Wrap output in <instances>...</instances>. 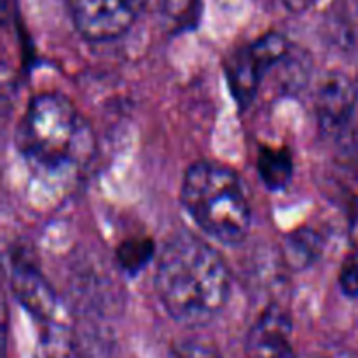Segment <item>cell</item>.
<instances>
[{"mask_svg":"<svg viewBox=\"0 0 358 358\" xmlns=\"http://www.w3.org/2000/svg\"><path fill=\"white\" fill-rule=\"evenodd\" d=\"M338 282L345 296L358 297V250H353L345 259Z\"/></svg>","mask_w":358,"mask_h":358,"instance_id":"14","label":"cell"},{"mask_svg":"<svg viewBox=\"0 0 358 358\" xmlns=\"http://www.w3.org/2000/svg\"><path fill=\"white\" fill-rule=\"evenodd\" d=\"M282 2L290 13L301 14V13H306L308 9H311V7L317 3V0H282Z\"/></svg>","mask_w":358,"mask_h":358,"instance_id":"17","label":"cell"},{"mask_svg":"<svg viewBox=\"0 0 358 358\" xmlns=\"http://www.w3.org/2000/svg\"><path fill=\"white\" fill-rule=\"evenodd\" d=\"M180 201L199 229L213 240L236 245L247 238L250 201L233 168L213 161L191 164L182 178Z\"/></svg>","mask_w":358,"mask_h":358,"instance_id":"2","label":"cell"},{"mask_svg":"<svg viewBox=\"0 0 358 358\" xmlns=\"http://www.w3.org/2000/svg\"><path fill=\"white\" fill-rule=\"evenodd\" d=\"M173 358H222L219 355L215 348L208 345H203V343H184L182 346H178L177 352H175Z\"/></svg>","mask_w":358,"mask_h":358,"instance_id":"15","label":"cell"},{"mask_svg":"<svg viewBox=\"0 0 358 358\" xmlns=\"http://www.w3.org/2000/svg\"><path fill=\"white\" fill-rule=\"evenodd\" d=\"M324 241L318 231L311 227H299L285 238L283 257L294 269H306L320 259Z\"/></svg>","mask_w":358,"mask_h":358,"instance_id":"9","label":"cell"},{"mask_svg":"<svg viewBox=\"0 0 358 358\" xmlns=\"http://www.w3.org/2000/svg\"><path fill=\"white\" fill-rule=\"evenodd\" d=\"M224 73L234 101L241 110H245L255 100L266 77L264 69L252 52L250 45L234 49L227 56L224 62Z\"/></svg>","mask_w":358,"mask_h":358,"instance_id":"8","label":"cell"},{"mask_svg":"<svg viewBox=\"0 0 358 358\" xmlns=\"http://www.w3.org/2000/svg\"><path fill=\"white\" fill-rule=\"evenodd\" d=\"M145 0H69L79 34L87 41L105 42L124 35L142 13Z\"/></svg>","mask_w":358,"mask_h":358,"instance_id":"4","label":"cell"},{"mask_svg":"<svg viewBox=\"0 0 358 358\" xmlns=\"http://www.w3.org/2000/svg\"><path fill=\"white\" fill-rule=\"evenodd\" d=\"M37 358H79L72 332L59 322L42 324L37 343Z\"/></svg>","mask_w":358,"mask_h":358,"instance_id":"11","label":"cell"},{"mask_svg":"<svg viewBox=\"0 0 358 358\" xmlns=\"http://www.w3.org/2000/svg\"><path fill=\"white\" fill-rule=\"evenodd\" d=\"M348 240L353 250H358V196L352 199L348 210Z\"/></svg>","mask_w":358,"mask_h":358,"instance_id":"16","label":"cell"},{"mask_svg":"<svg viewBox=\"0 0 358 358\" xmlns=\"http://www.w3.org/2000/svg\"><path fill=\"white\" fill-rule=\"evenodd\" d=\"M358 101V90L346 73L329 72L322 79L315 96V112L318 126L325 135L345 128L353 115Z\"/></svg>","mask_w":358,"mask_h":358,"instance_id":"5","label":"cell"},{"mask_svg":"<svg viewBox=\"0 0 358 358\" xmlns=\"http://www.w3.org/2000/svg\"><path fill=\"white\" fill-rule=\"evenodd\" d=\"M156 254V245L150 238H129L124 240L115 250L119 266L128 275H136L142 271Z\"/></svg>","mask_w":358,"mask_h":358,"instance_id":"12","label":"cell"},{"mask_svg":"<svg viewBox=\"0 0 358 358\" xmlns=\"http://www.w3.org/2000/svg\"><path fill=\"white\" fill-rule=\"evenodd\" d=\"M13 292L35 320L41 324L56 322V296L34 266H13Z\"/></svg>","mask_w":358,"mask_h":358,"instance_id":"7","label":"cell"},{"mask_svg":"<svg viewBox=\"0 0 358 358\" xmlns=\"http://www.w3.org/2000/svg\"><path fill=\"white\" fill-rule=\"evenodd\" d=\"M292 322L278 306H269L247 334V358H297L292 346Z\"/></svg>","mask_w":358,"mask_h":358,"instance_id":"6","label":"cell"},{"mask_svg":"<svg viewBox=\"0 0 358 358\" xmlns=\"http://www.w3.org/2000/svg\"><path fill=\"white\" fill-rule=\"evenodd\" d=\"M90 140V129L77 108L59 93L31 98L16 129L20 152L31 164L51 171L77 157L84 159Z\"/></svg>","mask_w":358,"mask_h":358,"instance_id":"3","label":"cell"},{"mask_svg":"<svg viewBox=\"0 0 358 358\" xmlns=\"http://www.w3.org/2000/svg\"><path fill=\"white\" fill-rule=\"evenodd\" d=\"M257 171L266 187L271 191H282L292 180V154L287 149L262 147L257 156Z\"/></svg>","mask_w":358,"mask_h":358,"instance_id":"10","label":"cell"},{"mask_svg":"<svg viewBox=\"0 0 358 358\" xmlns=\"http://www.w3.org/2000/svg\"><path fill=\"white\" fill-rule=\"evenodd\" d=\"M163 14L177 30L196 27L201 14V0H163Z\"/></svg>","mask_w":358,"mask_h":358,"instance_id":"13","label":"cell"},{"mask_svg":"<svg viewBox=\"0 0 358 358\" xmlns=\"http://www.w3.org/2000/svg\"><path fill=\"white\" fill-rule=\"evenodd\" d=\"M156 290L175 322L201 327L226 306L231 275L222 257L208 243L189 233H180L161 252Z\"/></svg>","mask_w":358,"mask_h":358,"instance_id":"1","label":"cell"}]
</instances>
